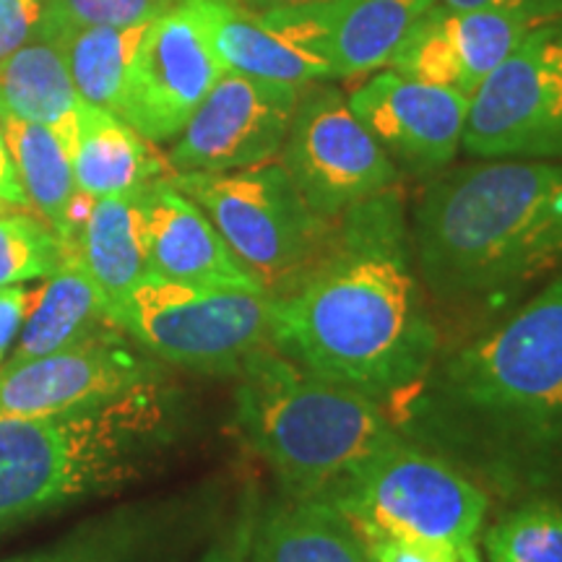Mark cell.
Returning <instances> with one entry per match:
<instances>
[{
	"label": "cell",
	"instance_id": "cell-23",
	"mask_svg": "<svg viewBox=\"0 0 562 562\" xmlns=\"http://www.w3.org/2000/svg\"><path fill=\"white\" fill-rule=\"evenodd\" d=\"M151 21L133 26H89L76 24L58 9L55 0H45L40 26L53 34L66 58L74 87L87 104L115 112L121 108L125 81Z\"/></svg>",
	"mask_w": 562,
	"mask_h": 562
},
{
	"label": "cell",
	"instance_id": "cell-6",
	"mask_svg": "<svg viewBox=\"0 0 562 562\" xmlns=\"http://www.w3.org/2000/svg\"><path fill=\"white\" fill-rule=\"evenodd\" d=\"M360 531L409 539L435 550L480 558V533L487 518V492L453 461L412 446L398 435L378 448L326 495Z\"/></svg>",
	"mask_w": 562,
	"mask_h": 562
},
{
	"label": "cell",
	"instance_id": "cell-18",
	"mask_svg": "<svg viewBox=\"0 0 562 562\" xmlns=\"http://www.w3.org/2000/svg\"><path fill=\"white\" fill-rule=\"evenodd\" d=\"M193 3L199 5L211 47L224 74L292 83V87L334 81L326 63L273 32L261 19V11H252L245 0H193Z\"/></svg>",
	"mask_w": 562,
	"mask_h": 562
},
{
	"label": "cell",
	"instance_id": "cell-4",
	"mask_svg": "<svg viewBox=\"0 0 562 562\" xmlns=\"http://www.w3.org/2000/svg\"><path fill=\"white\" fill-rule=\"evenodd\" d=\"M178 425L161 375L45 417H0V533L121 490L159 461Z\"/></svg>",
	"mask_w": 562,
	"mask_h": 562
},
{
	"label": "cell",
	"instance_id": "cell-17",
	"mask_svg": "<svg viewBox=\"0 0 562 562\" xmlns=\"http://www.w3.org/2000/svg\"><path fill=\"white\" fill-rule=\"evenodd\" d=\"M170 178L138 191L146 266L151 277L266 292L261 281L237 261L199 203L175 188Z\"/></svg>",
	"mask_w": 562,
	"mask_h": 562
},
{
	"label": "cell",
	"instance_id": "cell-14",
	"mask_svg": "<svg viewBox=\"0 0 562 562\" xmlns=\"http://www.w3.org/2000/svg\"><path fill=\"white\" fill-rule=\"evenodd\" d=\"M398 172H442L456 159L469 117V97L435 83L381 70L347 94Z\"/></svg>",
	"mask_w": 562,
	"mask_h": 562
},
{
	"label": "cell",
	"instance_id": "cell-24",
	"mask_svg": "<svg viewBox=\"0 0 562 562\" xmlns=\"http://www.w3.org/2000/svg\"><path fill=\"white\" fill-rule=\"evenodd\" d=\"M108 326H115L110 321L108 300L83 269L79 256L70 252L60 269L42 284L37 305L26 315L19 339L0 368L53 355Z\"/></svg>",
	"mask_w": 562,
	"mask_h": 562
},
{
	"label": "cell",
	"instance_id": "cell-30",
	"mask_svg": "<svg viewBox=\"0 0 562 562\" xmlns=\"http://www.w3.org/2000/svg\"><path fill=\"white\" fill-rule=\"evenodd\" d=\"M364 544H368L370 562H482V560H463L459 554L435 547L409 542V539L389 537V533L362 531Z\"/></svg>",
	"mask_w": 562,
	"mask_h": 562
},
{
	"label": "cell",
	"instance_id": "cell-32",
	"mask_svg": "<svg viewBox=\"0 0 562 562\" xmlns=\"http://www.w3.org/2000/svg\"><path fill=\"white\" fill-rule=\"evenodd\" d=\"M40 290H30V286H0V364L5 362L13 344L19 339L21 326H24L26 315L34 311L40 300Z\"/></svg>",
	"mask_w": 562,
	"mask_h": 562
},
{
	"label": "cell",
	"instance_id": "cell-7",
	"mask_svg": "<svg viewBox=\"0 0 562 562\" xmlns=\"http://www.w3.org/2000/svg\"><path fill=\"white\" fill-rule=\"evenodd\" d=\"M110 321L154 360L237 378L256 351L271 347L273 297L149 273L110 307Z\"/></svg>",
	"mask_w": 562,
	"mask_h": 562
},
{
	"label": "cell",
	"instance_id": "cell-8",
	"mask_svg": "<svg viewBox=\"0 0 562 562\" xmlns=\"http://www.w3.org/2000/svg\"><path fill=\"white\" fill-rule=\"evenodd\" d=\"M170 180L199 203L271 297L290 292L334 235L336 222L315 214L279 161L235 172H175Z\"/></svg>",
	"mask_w": 562,
	"mask_h": 562
},
{
	"label": "cell",
	"instance_id": "cell-28",
	"mask_svg": "<svg viewBox=\"0 0 562 562\" xmlns=\"http://www.w3.org/2000/svg\"><path fill=\"white\" fill-rule=\"evenodd\" d=\"M70 252L32 211H0V286L53 277Z\"/></svg>",
	"mask_w": 562,
	"mask_h": 562
},
{
	"label": "cell",
	"instance_id": "cell-27",
	"mask_svg": "<svg viewBox=\"0 0 562 562\" xmlns=\"http://www.w3.org/2000/svg\"><path fill=\"white\" fill-rule=\"evenodd\" d=\"M487 562H562V505L529 497L484 533Z\"/></svg>",
	"mask_w": 562,
	"mask_h": 562
},
{
	"label": "cell",
	"instance_id": "cell-29",
	"mask_svg": "<svg viewBox=\"0 0 562 562\" xmlns=\"http://www.w3.org/2000/svg\"><path fill=\"white\" fill-rule=\"evenodd\" d=\"M55 3L76 24L133 26L154 21L175 0H55Z\"/></svg>",
	"mask_w": 562,
	"mask_h": 562
},
{
	"label": "cell",
	"instance_id": "cell-31",
	"mask_svg": "<svg viewBox=\"0 0 562 562\" xmlns=\"http://www.w3.org/2000/svg\"><path fill=\"white\" fill-rule=\"evenodd\" d=\"M42 9L45 0H0V63L32 37Z\"/></svg>",
	"mask_w": 562,
	"mask_h": 562
},
{
	"label": "cell",
	"instance_id": "cell-2",
	"mask_svg": "<svg viewBox=\"0 0 562 562\" xmlns=\"http://www.w3.org/2000/svg\"><path fill=\"white\" fill-rule=\"evenodd\" d=\"M404 398L412 438L467 474L510 495L560 476L562 271Z\"/></svg>",
	"mask_w": 562,
	"mask_h": 562
},
{
	"label": "cell",
	"instance_id": "cell-20",
	"mask_svg": "<svg viewBox=\"0 0 562 562\" xmlns=\"http://www.w3.org/2000/svg\"><path fill=\"white\" fill-rule=\"evenodd\" d=\"M245 562H370V552L334 501L286 497L250 531Z\"/></svg>",
	"mask_w": 562,
	"mask_h": 562
},
{
	"label": "cell",
	"instance_id": "cell-21",
	"mask_svg": "<svg viewBox=\"0 0 562 562\" xmlns=\"http://www.w3.org/2000/svg\"><path fill=\"white\" fill-rule=\"evenodd\" d=\"M81 104L60 45L42 26L0 63V115L45 125L68 151H74Z\"/></svg>",
	"mask_w": 562,
	"mask_h": 562
},
{
	"label": "cell",
	"instance_id": "cell-9",
	"mask_svg": "<svg viewBox=\"0 0 562 562\" xmlns=\"http://www.w3.org/2000/svg\"><path fill=\"white\" fill-rule=\"evenodd\" d=\"M463 151L562 161V16L537 24L469 100Z\"/></svg>",
	"mask_w": 562,
	"mask_h": 562
},
{
	"label": "cell",
	"instance_id": "cell-13",
	"mask_svg": "<svg viewBox=\"0 0 562 562\" xmlns=\"http://www.w3.org/2000/svg\"><path fill=\"white\" fill-rule=\"evenodd\" d=\"M159 375L149 351L108 326L53 355L0 368V417H45Z\"/></svg>",
	"mask_w": 562,
	"mask_h": 562
},
{
	"label": "cell",
	"instance_id": "cell-3",
	"mask_svg": "<svg viewBox=\"0 0 562 562\" xmlns=\"http://www.w3.org/2000/svg\"><path fill=\"white\" fill-rule=\"evenodd\" d=\"M409 227L425 290L451 305H505L562 269V161L482 159L442 170Z\"/></svg>",
	"mask_w": 562,
	"mask_h": 562
},
{
	"label": "cell",
	"instance_id": "cell-35",
	"mask_svg": "<svg viewBox=\"0 0 562 562\" xmlns=\"http://www.w3.org/2000/svg\"><path fill=\"white\" fill-rule=\"evenodd\" d=\"M248 544H250V533L248 531L237 533L229 544L214 550L203 562H245L248 560Z\"/></svg>",
	"mask_w": 562,
	"mask_h": 562
},
{
	"label": "cell",
	"instance_id": "cell-11",
	"mask_svg": "<svg viewBox=\"0 0 562 562\" xmlns=\"http://www.w3.org/2000/svg\"><path fill=\"white\" fill-rule=\"evenodd\" d=\"M222 74L199 5L175 0L144 34L117 117L151 144L178 138Z\"/></svg>",
	"mask_w": 562,
	"mask_h": 562
},
{
	"label": "cell",
	"instance_id": "cell-16",
	"mask_svg": "<svg viewBox=\"0 0 562 562\" xmlns=\"http://www.w3.org/2000/svg\"><path fill=\"white\" fill-rule=\"evenodd\" d=\"M537 24L539 21L524 13L435 3L406 32L389 68L409 79L453 89L472 100L492 70Z\"/></svg>",
	"mask_w": 562,
	"mask_h": 562
},
{
	"label": "cell",
	"instance_id": "cell-15",
	"mask_svg": "<svg viewBox=\"0 0 562 562\" xmlns=\"http://www.w3.org/2000/svg\"><path fill=\"white\" fill-rule=\"evenodd\" d=\"M438 0H315L261 11L294 47L323 60L334 81L389 68L406 32Z\"/></svg>",
	"mask_w": 562,
	"mask_h": 562
},
{
	"label": "cell",
	"instance_id": "cell-22",
	"mask_svg": "<svg viewBox=\"0 0 562 562\" xmlns=\"http://www.w3.org/2000/svg\"><path fill=\"white\" fill-rule=\"evenodd\" d=\"M0 121L32 211L68 250H76V237L94 199L76 188L68 146L45 125L19 121L13 115H0Z\"/></svg>",
	"mask_w": 562,
	"mask_h": 562
},
{
	"label": "cell",
	"instance_id": "cell-19",
	"mask_svg": "<svg viewBox=\"0 0 562 562\" xmlns=\"http://www.w3.org/2000/svg\"><path fill=\"white\" fill-rule=\"evenodd\" d=\"M70 161L76 188L89 199L136 193L175 175L170 159L161 157L149 138L133 131L115 112L87 102L79 112Z\"/></svg>",
	"mask_w": 562,
	"mask_h": 562
},
{
	"label": "cell",
	"instance_id": "cell-12",
	"mask_svg": "<svg viewBox=\"0 0 562 562\" xmlns=\"http://www.w3.org/2000/svg\"><path fill=\"white\" fill-rule=\"evenodd\" d=\"M302 89L222 74L175 138L167 157L172 172H235L277 161Z\"/></svg>",
	"mask_w": 562,
	"mask_h": 562
},
{
	"label": "cell",
	"instance_id": "cell-10",
	"mask_svg": "<svg viewBox=\"0 0 562 562\" xmlns=\"http://www.w3.org/2000/svg\"><path fill=\"white\" fill-rule=\"evenodd\" d=\"M279 165L315 214L336 222L349 209L393 191L398 167L331 81L302 89Z\"/></svg>",
	"mask_w": 562,
	"mask_h": 562
},
{
	"label": "cell",
	"instance_id": "cell-25",
	"mask_svg": "<svg viewBox=\"0 0 562 562\" xmlns=\"http://www.w3.org/2000/svg\"><path fill=\"white\" fill-rule=\"evenodd\" d=\"M180 526L161 510H123L74 529L58 542L3 562H175Z\"/></svg>",
	"mask_w": 562,
	"mask_h": 562
},
{
	"label": "cell",
	"instance_id": "cell-26",
	"mask_svg": "<svg viewBox=\"0 0 562 562\" xmlns=\"http://www.w3.org/2000/svg\"><path fill=\"white\" fill-rule=\"evenodd\" d=\"M76 256L100 286L108 307L149 277L138 191L91 201L76 237Z\"/></svg>",
	"mask_w": 562,
	"mask_h": 562
},
{
	"label": "cell",
	"instance_id": "cell-34",
	"mask_svg": "<svg viewBox=\"0 0 562 562\" xmlns=\"http://www.w3.org/2000/svg\"><path fill=\"white\" fill-rule=\"evenodd\" d=\"M0 206L13 209V211H32V203L26 199L24 188H21L16 165H13L11 159L9 144H5L3 121H0Z\"/></svg>",
	"mask_w": 562,
	"mask_h": 562
},
{
	"label": "cell",
	"instance_id": "cell-5",
	"mask_svg": "<svg viewBox=\"0 0 562 562\" xmlns=\"http://www.w3.org/2000/svg\"><path fill=\"white\" fill-rule=\"evenodd\" d=\"M237 427L286 497H326L398 438L375 398L266 347L237 372Z\"/></svg>",
	"mask_w": 562,
	"mask_h": 562
},
{
	"label": "cell",
	"instance_id": "cell-36",
	"mask_svg": "<svg viewBox=\"0 0 562 562\" xmlns=\"http://www.w3.org/2000/svg\"><path fill=\"white\" fill-rule=\"evenodd\" d=\"M252 11H269L281 9V5H300V3H315V0H245Z\"/></svg>",
	"mask_w": 562,
	"mask_h": 562
},
{
	"label": "cell",
	"instance_id": "cell-1",
	"mask_svg": "<svg viewBox=\"0 0 562 562\" xmlns=\"http://www.w3.org/2000/svg\"><path fill=\"white\" fill-rule=\"evenodd\" d=\"M271 347L375 402L425 381L438 328L396 188L341 214L318 263L273 297Z\"/></svg>",
	"mask_w": 562,
	"mask_h": 562
},
{
	"label": "cell",
	"instance_id": "cell-33",
	"mask_svg": "<svg viewBox=\"0 0 562 562\" xmlns=\"http://www.w3.org/2000/svg\"><path fill=\"white\" fill-rule=\"evenodd\" d=\"M453 9H487V11H513L531 16L533 21H550L562 16V0H438Z\"/></svg>",
	"mask_w": 562,
	"mask_h": 562
}]
</instances>
